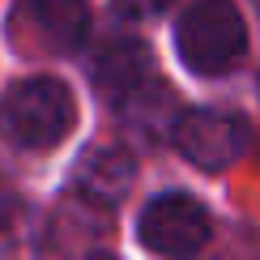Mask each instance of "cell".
I'll use <instances>...</instances> for the list:
<instances>
[{
    "label": "cell",
    "mask_w": 260,
    "mask_h": 260,
    "mask_svg": "<svg viewBox=\"0 0 260 260\" xmlns=\"http://www.w3.org/2000/svg\"><path fill=\"white\" fill-rule=\"evenodd\" d=\"M17 209H21V197H17V188H13V183H9L5 175H0V231H5V226L17 218Z\"/></svg>",
    "instance_id": "9"
},
{
    "label": "cell",
    "mask_w": 260,
    "mask_h": 260,
    "mask_svg": "<svg viewBox=\"0 0 260 260\" xmlns=\"http://www.w3.org/2000/svg\"><path fill=\"white\" fill-rule=\"evenodd\" d=\"M256 13H260V0H256Z\"/></svg>",
    "instance_id": "12"
},
{
    "label": "cell",
    "mask_w": 260,
    "mask_h": 260,
    "mask_svg": "<svg viewBox=\"0 0 260 260\" xmlns=\"http://www.w3.org/2000/svg\"><path fill=\"white\" fill-rule=\"evenodd\" d=\"M247 137L252 133L235 111H209V107L183 111L179 124L171 128L175 149L201 171H226L231 162H239L247 149Z\"/></svg>",
    "instance_id": "4"
},
{
    "label": "cell",
    "mask_w": 260,
    "mask_h": 260,
    "mask_svg": "<svg viewBox=\"0 0 260 260\" xmlns=\"http://www.w3.org/2000/svg\"><path fill=\"white\" fill-rule=\"evenodd\" d=\"M175 51L197 77H226L247 56V26L231 0H192L179 13Z\"/></svg>",
    "instance_id": "2"
},
{
    "label": "cell",
    "mask_w": 260,
    "mask_h": 260,
    "mask_svg": "<svg viewBox=\"0 0 260 260\" xmlns=\"http://www.w3.org/2000/svg\"><path fill=\"white\" fill-rule=\"evenodd\" d=\"M90 260H115V256H107V252H94V256H90Z\"/></svg>",
    "instance_id": "11"
},
{
    "label": "cell",
    "mask_w": 260,
    "mask_h": 260,
    "mask_svg": "<svg viewBox=\"0 0 260 260\" xmlns=\"http://www.w3.org/2000/svg\"><path fill=\"white\" fill-rule=\"evenodd\" d=\"M26 13L60 51H73L90 30V0H26Z\"/></svg>",
    "instance_id": "7"
},
{
    "label": "cell",
    "mask_w": 260,
    "mask_h": 260,
    "mask_svg": "<svg viewBox=\"0 0 260 260\" xmlns=\"http://www.w3.org/2000/svg\"><path fill=\"white\" fill-rule=\"evenodd\" d=\"M77 124V103L56 77H26L0 99V141L13 149H51Z\"/></svg>",
    "instance_id": "1"
},
{
    "label": "cell",
    "mask_w": 260,
    "mask_h": 260,
    "mask_svg": "<svg viewBox=\"0 0 260 260\" xmlns=\"http://www.w3.org/2000/svg\"><path fill=\"white\" fill-rule=\"evenodd\" d=\"M171 0H120V9L124 13H133V17H149V13H162Z\"/></svg>",
    "instance_id": "10"
},
{
    "label": "cell",
    "mask_w": 260,
    "mask_h": 260,
    "mask_svg": "<svg viewBox=\"0 0 260 260\" xmlns=\"http://www.w3.org/2000/svg\"><path fill=\"white\" fill-rule=\"evenodd\" d=\"M137 235L162 260H192L197 252H205L213 235V222L205 213V205L188 192H162L141 209L137 218Z\"/></svg>",
    "instance_id": "3"
},
{
    "label": "cell",
    "mask_w": 260,
    "mask_h": 260,
    "mask_svg": "<svg viewBox=\"0 0 260 260\" xmlns=\"http://www.w3.org/2000/svg\"><path fill=\"white\" fill-rule=\"evenodd\" d=\"M133 188V158L124 149H90L77 162V192L94 209H111Z\"/></svg>",
    "instance_id": "6"
},
{
    "label": "cell",
    "mask_w": 260,
    "mask_h": 260,
    "mask_svg": "<svg viewBox=\"0 0 260 260\" xmlns=\"http://www.w3.org/2000/svg\"><path fill=\"white\" fill-rule=\"evenodd\" d=\"M154 64H149V51L141 47L137 39H111L94 51V64H90V81L94 90L103 94L111 107H124L137 90H145L154 81Z\"/></svg>",
    "instance_id": "5"
},
{
    "label": "cell",
    "mask_w": 260,
    "mask_h": 260,
    "mask_svg": "<svg viewBox=\"0 0 260 260\" xmlns=\"http://www.w3.org/2000/svg\"><path fill=\"white\" fill-rule=\"evenodd\" d=\"M120 115H124V124H133V128H141V133L158 137V133H171V128L179 124L183 111H179L175 94H171L162 81H149L145 90H137L133 99L120 107Z\"/></svg>",
    "instance_id": "8"
}]
</instances>
